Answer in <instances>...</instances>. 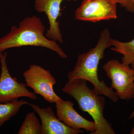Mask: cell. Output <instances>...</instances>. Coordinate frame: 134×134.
Wrapping results in <instances>:
<instances>
[{"label":"cell","mask_w":134,"mask_h":134,"mask_svg":"<svg viewBox=\"0 0 134 134\" xmlns=\"http://www.w3.org/2000/svg\"><path fill=\"white\" fill-rule=\"evenodd\" d=\"M116 3L120 4L121 7L124 8L128 12H134V5L132 0H112Z\"/></svg>","instance_id":"obj_14"},{"label":"cell","mask_w":134,"mask_h":134,"mask_svg":"<svg viewBox=\"0 0 134 134\" xmlns=\"http://www.w3.org/2000/svg\"><path fill=\"white\" fill-rule=\"evenodd\" d=\"M18 133L42 134L41 124L34 112L26 114Z\"/></svg>","instance_id":"obj_13"},{"label":"cell","mask_w":134,"mask_h":134,"mask_svg":"<svg viewBox=\"0 0 134 134\" xmlns=\"http://www.w3.org/2000/svg\"><path fill=\"white\" fill-rule=\"evenodd\" d=\"M29 103L23 100H14L7 103H0V127L16 115L20 108Z\"/></svg>","instance_id":"obj_12"},{"label":"cell","mask_w":134,"mask_h":134,"mask_svg":"<svg viewBox=\"0 0 134 134\" xmlns=\"http://www.w3.org/2000/svg\"><path fill=\"white\" fill-rule=\"evenodd\" d=\"M117 5L112 0H83L75 11V18L93 23L116 19Z\"/></svg>","instance_id":"obj_7"},{"label":"cell","mask_w":134,"mask_h":134,"mask_svg":"<svg viewBox=\"0 0 134 134\" xmlns=\"http://www.w3.org/2000/svg\"><path fill=\"white\" fill-rule=\"evenodd\" d=\"M28 105L40 117L42 134H78L84 132L82 130L74 129L67 126L59 119L51 107L41 108L36 104L29 103Z\"/></svg>","instance_id":"obj_10"},{"label":"cell","mask_w":134,"mask_h":134,"mask_svg":"<svg viewBox=\"0 0 134 134\" xmlns=\"http://www.w3.org/2000/svg\"><path fill=\"white\" fill-rule=\"evenodd\" d=\"M111 50L121 54L123 56L121 60L123 64L131 65L134 69V38L129 42H122L112 38Z\"/></svg>","instance_id":"obj_11"},{"label":"cell","mask_w":134,"mask_h":134,"mask_svg":"<svg viewBox=\"0 0 134 134\" xmlns=\"http://www.w3.org/2000/svg\"><path fill=\"white\" fill-rule=\"evenodd\" d=\"M133 76L134 78V69L133 71ZM133 98H134V96ZM133 118H134V110L133 111V112H132V113L130 115V116L129 118V119H133Z\"/></svg>","instance_id":"obj_15"},{"label":"cell","mask_w":134,"mask_h":134,"mask_svg":"<svg viewBox=\"0 0 134 134\" xmlns=\"http://www.w3.org/2000/svg\"><path fill=\"white\" fill-rule=\"evenodd\" d=\"M132 1H133V3L134 5V0H132Z\"/></svg>","instance_id":"obj_17"},{"label":"cell","mask_w":134,"mask_h":134,"mask_svg":"<svg viewBox=\"0 0 134 134\" xmlns=\"http://www.w3.org/2000/svg\"><path fill=\"white\" fill-rule=\"evenodd\" d=\"M130 134H134V126L133 127V129H132V131L130 133Z\"/></svg>","instance_id":"obj_16"},{"label":"cell","mask_w":134,"mask_h":134,"mask_svg":"<svg viewBox=\"0 0 134 134\" xmlns=\"http://www.w3.org/2000/svg\"><path fill=\"white\" fill-rule=\"evenodd\" d=\"M45 29L40 18L36 15L25 18L19 26H12L10 31L0 38V52L9 48L32 46L48 48L61 58H67L66 54L56 41L45 36Z\"/></svg>","instance_id":"obj_2"},{"label":"cell","mask_w":134,"mask_h":134,"mask_svg":"<svg viewBox=\"0 0 134 134\" xmlns=\"http://www.w3.org/2000/svg\"><path fill=\"white\" fill-rule=\"evenodd\" d=\"M78 0H35L34 7L40 13H44L48 18L49 28L47 31L45 36L48 39L58 41L60 43L63 42L62 34L60 27V23L58 20L61 16V4L64 1Z\"/></svg>","instance_id":"obj_8"},{"label":"cell","mask_w":134,"mask_h":134,"mask_svg":"<svg viewBox=\"0 0 134 134\" xmlns=\"http://www.w3.org/2000/svg\"><path fill=\"white\" fill-rule=\"evenodd\" d=\"M111 40L109 30L104 29L96 46L78 55L74 69L68 74V81L81 79L90 82L93 85V90L96 94L105 96L115 103L119 98L115 92L104 81H100L98 75L99 62L104 57L106 49L111 46Z\"/></svg>","instance_id":"obj_1"},{"label":"cell","mask_w":134,"mask_h":134,"mask_svg":"<svg viewBox=\"0 0 134 134\" xmlns=\"http://www.w3.org/2000/svg\"><path fill=\"white\" fill-rule=\"evenodd\" d=\"M23 76L26 86L48 103H55L62 99L54 91V86L56 83V80L48 70L33 64L24 72Z\"/></svg>","instance_id":"obj_5"},{"label":"cell","mask_w":134,"mask_h":134,"mask_svg":"<svg viewBox=\"0 0 134 134\" xmlns=\"http://www.w3.org/2000/svg\"><path fill=\"white\" fill-rule=\"evenodd\" d=\"M74 104L69 100L62 99L55 103L56 115L67 126L75 130L83 129L90 134L95 132L96 126L94 121H90L79 114L74 108Z\"/></svg>","instance_id":"obj_9"},{"label":"cell","mask_w":134,"mask_h":134,"mask_svg":"<svg viewBox=\"0 0 134 134\" xmlns=\"http://www.w3.org/2000/svg\"><path fill=\"white\" fill-rule=\"evenodd\" d=\"M103 68L111 81V88L115 90L119 98L127 100L133 98V69L117 59L108 61Z\"/></svg>","instance_id":"obj_4"},{"label":"cell","mask_w":134,"mask_h":134,"mask_svg":"<svg viewBox=\"0 0 134 134\" xmlns=\"http://www.w3.org/2000/svg\"><path fill=\"white\" fill-rule=\"evenodd\" d=\"M7 52H0L1 72L0 76V103H7L27 97L36 100L37 96L26 88V84L19 82L10 74L7 63Z\"/></svg>","instance_id":"obj_6"},{"label":"cell","mask_w":134,"mask_h":134,"mask_svg":"<svg viewBox=\"0 0 134 134\" xmlns=\"http://www.w3.org/2000/svg\"><path fill=\"white\" fill-rule=\"evenodd\" d=\"M64 93L75 99L80 110L93 118L96 129L90 134H115L112 125L104 116L105 101L103 96L89 88L84 79L68 81L62 89Z\"/></svg>","instance_id":"obj_3"}]
</instances>
